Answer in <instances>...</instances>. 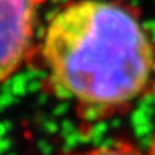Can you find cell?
<instances>
[{"label":"cell","mask_w":155,"mask_h":155,"mask_svg":"<svg viewBox=\"0 0 155 155\" xmlns=\"http://www.w3.org/2000/svg\"><path fill=\"white\" fill-rule=\"evenodd\" d=\"M42 60L54 94L75 101L86 118L99 117L144 93L155 70V45L132 8L79 0L51 16Z\"/></svg>","instance_id":"1"},{"label":"cell","mask_w":155,"mask_h":155,"mask_svg":"<svg viewBox=\"0 0 155 155\" xmlns=\"http://www.w3.org/2000/svg\"><path fill=\"white\" fill-rule=\"evenodd\" d=\"M45 0H0V80L5 83L30 52L37 10Z\"/></svg>","instance_id":"2"},{"label":"cell","mask_w":155,"mask_h":155,"mask_svg":"<svg viewBox=\"0 0 155 155\" xmlns=\"http://www.w3.org/2000/svg\"><path fill=\"white\" fill-rule=\"evenodd\" d=\"M68 155H143L129 143L118 142L110 146H101V147H94L86 151H79V153H72Z\"/></svg>","instance_id":"3"},{"label":"cell","mask_w":155,"mask_h":155,"mask_svg":"<svg viewBox=\"0 0 155 155\" xmlns=\"http://www.w3.org/2000/svg\"><path fill=\"white\" fill-rule=\"evenodd\" d=\"M148 155H155V135L153 137V142H151V147H150V153Z\"/></svg>","instance_id":"4"}]
</instances>
